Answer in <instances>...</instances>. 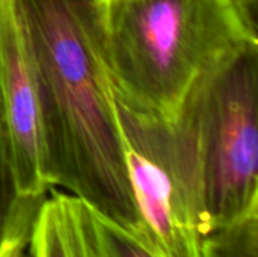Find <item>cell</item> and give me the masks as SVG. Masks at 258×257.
<instances>
[{"instance_id":"3957f363","label":"cell","mask_w":258,"mask_h":257,"mask_svg":"<svg viewBox=\"0 0 258 257\" xmlns=\"http://www.w3.org/2000/svg\"><path fill=\"white\" fill-rule=\"evenodd\" d=\"M212 232L258 211V48L239 56L190 97Z\"/></svg>"},{"instance_id":"277c9868","label":"cell","mask_w":258,"mask_h":257,"mask_svg":"<svg viewBox=\"0 0 258 257\" xmlns=\"http://www.w3.org/2000/svg\"><path fill=\"white\" fill-rule=\"evenodd\" d=\"M0 129L21 194H47L41 95L15 0L0 2Z\"/></svg>"},{"instance_id":"6da1fadb","label":"cell","mask_w":258,"mask_h":257,"mask_svg":"<svg viewBox=\"0 0 258 257\" xmlns=\"http://www.w3.org/2000/svg\"><path fill=\"white\" fill-rule=\"evenodd\" d=\"M15 3L38 76L50 186L67 189L153 251L132 192L101 0Z\"/></svg>"},{"instance_id":"52a82bcc","label":"cell","mask_w":258,"mask_h":257,"mask_svg":"<svg viewBox=\"0 0 258 257\" xmlns=\"http://www.w3.org/2000/svg\"><path fill=\"white\" fill-rule=\"evenodd\" d=\"M201 257H258V211L210 232L200 241Z\"/></svg>"},{"instance_id":"ba28073f","label":"cell","mask_w":258,"mask_h":257,"mask_svg":"<svg viewBox=\"0 0 258 257\" xmlns=\"http://www.w3.org/2000/svg\"><path fill=\"white\" fill-rule=\"evenodd\" d=\"M88 238L94 257H159L121 226L85 203Z\"/></svg>"},{"instance_id":"8992f818","label":"cell","mask_w":258,"mask_h":257,"mask_svg":"<svg viewBox=\"0 0 258 257\" xmlns=\"http://www.w3.org/2000/svg\"><path fill=\"white\" fill-rule=\"evenodd\" d=\"M47 194L20 192L0 129V257L26 253Z\"/></svg>"},{"instance_id":"7a4b0ae2","label":"cell","mask_w":258,"mask_h":257,"mask_svg":"<svg viewBox=\"0 0 258 257\" xmlns=\"http://www.w3.org/2000/svg\"><path fill=\"white\" fill-rule=\"evenodd\" d=\"M101 23L115 97L165 121L258 48L257 12L240 0H101Z\"/></svg>"},{"instance_id":"9c48e42d","label":"cell","mask_w":258,"mask_h":257,"mask_svg":"<svg viewBox=\"0 0 258 257\" xmlns=\"http://www.w3.org/2000/svg\"><path fill=\"white\" fill-rule=\"evenodd\" d=\"M246 8H249L251 11L257 12L258 11V0H240Z\"/></svg>"},{"instance_id":"8fae6325","label":"cell","mask_w":258,"mask_h":257,"mask_svg":"<svg viewBox=\"0 0 258 257\" xmlns=\"http://www.w3.org/2000/svg\"><path fill=\"white\" fill-rule=\"evenodd\" d=\"M0 2H2V0H0Z\"/></svg>"},{"instance_id":"5b68a950","label":"cell","mask_w":258,"mask_h":257,"mask_svg":"<svg viewBox=\"0 0 258 257\" xmlns=\"http://www.w3.org/2000/svg\"><path fill=\"white\" fill-rule=\"evenodd\" d=\"M29 250L33 257H94L85 203L51 188L38 214Z\"/></svg>"},{"instance_id":"30bf717a","label":"cell","mask_w":258,"mask_h":257,"mask_svg":"<svg viewBox=\"0 0 258 257\" xmlns=\"http://www.w3.org/2000/svg\"><path fill=\"white\" fill-rule=\"evenodd\" d=\"M20 257H33V256H32L30 253H27V251H26L24 254H21V256H20Z\"/></svg>"}]
</instances>
